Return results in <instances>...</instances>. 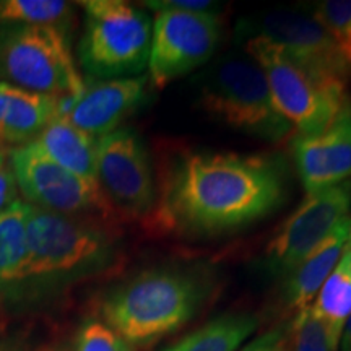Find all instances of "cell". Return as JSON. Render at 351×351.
<instances>
[{
  "label": "cell",
  "mask_w": 351,
  "mask_h": 351,
  "mask_svg": "<svg viewBox=\"0 0 351 351\" xmlns=\"http://www.w3.org/2000/svg\"><path fill=\"white\" fill-rule=\"evenodd\" d=\"M116 256L106 226L29 205L23 280L85 278L106 270Z\"/></svg>",
  "instance_id": "obj_3"
},
{
  "label": "cell",
  "mask_w": 351,
  "mask_h": 351,
  "mask_svg": "<svg viewBox=\"0 0 351 351\" xmlns=\"http://www.w3.org/2000/svg\"><path fill=\"white\" fill-rule=\"evenodd\" d=\"M350 208L351 179L309 192L267 245V270L287 276L341 219L348 217Z\"/></svg>",
  "instance_id": "obj_12"
},
{
  "label": "cell",
  "mask_w": 351,
  "mask_h": 351,
  "mask_svg": "<svg viewBox=\"0 0 351 351\" xmlns=\"http://www.w3.org/2000/svg\"><path fill=\"white\" fill-rule=\"evenodd\" d=\"M19 199L15 174H13L10 150H0V213Z\"/></svg>",
  "instance_id": "obj_26"
},
{
  "label": "cell",
  "mask_w": 351,
  "mask_h": 351,
  "mask_svg": "<svg viewBox=\"0 0 351 351\" xmlns=\"http://www.w3.org/2000/svg\"><path fill=\"white\" fill-rule=\"evenodd\" d=\"M291 348V326L280 324L262 333L239 351H289Z\"/></svg>",
  "instance_id": "obj_25"
},
{
  "label": "cell",
  "mask_w": 351,
  "mask_h": 351,
  "mask_svg": "<svg viewBox=\"0 0 351 351\" xmlns=\"http://www.w3.org/2000/svg\"><path fill=\"white\" fill-rule=\"evenodd\" d=\"M239 39L245 54L261 65L275 108L296 137L317 135L332 124L350 98L346 86L313 75L261 36L241 34Z\"/></svg>",
  "instance_id": "obj_7"
},
{
  "label": "cell",
  "mask_w": 351,
  "mask_h": 351,
  "mask_svg": "<svg viewBox=\"0 0 351 351\" xmlns=\"http://www.w3.org/2000/svg\"><path fill=\"white\" fill-rule=\"evenodd\" d=\"M0 351H26V346L15 339L0 340Z\"/></svg>",
  "instance_id": "obj_28"
},
{
  "label": "cell",
  "mask_w": 351,
  "mask_h": 351,
  "mask_svg": "<svg viewBox=\"0 0 351 351\" xmlns=\"http://www.w3.org/2000/svg\"><path fill=\"white\" fill-rule=\"evenodd\" d=\"M257 328L256 314H223L165 351H236Z\"/></svg>",
  "instance_id": "obj_18"
},
{
  "label": "cell",
  "mask_w": 351,
  "mask_h": 351,
  "mask_svg": "<svg viewBox=\"0 0 351 351\" xmlns=\"http://www.w3.org/2000/svg\"><path fill=\"white\" fill-rule=\"evenodd\" d=\"M72 351H132V346L106 322L88 319L77 330Z\"/></svg>",
  "instance_id": "obj_24"
},
{
  "label": "cell",
  "mask_w": 351,
  "mask_h": 351,
  "mask_svg": "<svg viewBox=\"0 0 351 351\" xmlns=\"http://www.w3.org/2000/svg\"><path fill=\"white\" fill-rule=\"evenodd\" d=\"M155 12L148 78L152 85L165 88L208 62L221 38V21L215 13Z\"/></svg>",
  "instance_id": "obj_11"
},
{
  "label": "cell",
  "mask_w": 351,
  "mask_h": 351,
  "mask_svg": "<svg viewBox=\"0 0 351 351\" xmlns=\"http://www.w3.org/2000/svg\"><path fill=\"white\" fill-rule=\"evenodd\" d=\"M311 15L319 21L351 65V0H326L311 8Z\"/></svg>",
  "instance_id": "obj_22"
},
{
  "label": "cell",
  "mask_w": 351,
  "mask_h": 351,
  "mask_svg": "<svg viewBox=\"0 0 351 351\" xmlns=\"http://www.w3.org/2000/svg\"><path fill=\"white\" fill-rule=\"evenodd\" d=\"M85 10L78 44L80 65L91 80L143 75L150 60L153 21L122 0L82 2Z\"/></svg>",
  "instance_id": "obj_5"
},
{
  "label": "cell",
  "mask_w": 351,
  "mask_h": 351,
  "mask_svg": "<svg viewBox=\"0 0 351 351\" xmlns=\"http://www.w3.org/2000/svg\"><path fill=\"white\" fill-rule=\"evenodd\" d=\"M341 351H351V315L341 332Z\"/></svg>",
  "instance_id": "obj_29"
},
{
  "label": "cell",
  "mask_w": 351,
  "mask_h": 351,
  "mask_svg": "<svg viewBox=\"0 0 351 351\" xmlns=\"http://www.w3.org/2000/svg\"><path fill=\"white\" fill-rule=\"evenodd\" d=\"M287 195L282 158L186 150L165 165L145 226L181 238H215L267 218Z\"/></svg>",
  "instance_id": "obj_1"
},
{
  "label": "cell",
  "mask_w": 351,
  "mask_h": 351,
  "mask_svg": "<svg viewBox=\"0 0 351 351\" xmlns=\"http://www.w3.org/2000/svg\"><path fill=\"white\" fill-rule=\"evenodd\" d=\"M317 317L326 324L333 350L340 345L341 332L351 315V247L346 245L341 258L317 293L313 306Z\"/></svg>",
  "instance_id": "obj_19"
},
{
  "label": "cell",
  "mask_w": 351,
  "mask_h": 351,
  "mask_svg": "<svg viewBox=\"0 0 351 351\" xmlns=\"http://www.w3.org/2000/svg\"><path fill=\"white\" fill-rule=\"evenodd\" d=\"M59 99L0 82V150L34 142L57 116Z\"/></svg>",
  "instance_id": "obj_15"
},
{
  "label": "cell",
  "mask_w": 351,
  "mask_h": 351,
  "mask_svg": "<svg viewBox=\"0 0 351 351\" xmlns=\"http://www.w3.org/2000/svg\"><path fill=\"white\" fill-rule=\"evenodd\" d=\"M236 33L267 39L313 75L348 85L351 65L332 34L311 13L276 8L241 20Z\"/></svg>",
  "instance_id": "obj_10"
},
{
  "label": "cell",
  "mask_w": 351,
  "mask_h": 351,
  "mask_svg": "<svg viewBox=\"0 0 351 351\" xmlns=\"http://www.w3.org/2000/svg\"><path fill=\"white\" fill-rule=\"evenodd\" d=\"M41 351H52V350H41Z\"/></svg>",
  "instance_id": "obj_31"
},
{
  "label": "cell",
  "mask_w": 351,
  "mask_h": 351,
  "mask_svg": "<svg viewBox=\"0 0 351 351\" xmlns=\"http://www.w3.org/2000/svg\"><path fill=\"white\" fill-rule=\"evenodd\" d=\"M212 283L199 270L155 267L108 293L101 315L130 346H147L173 335L199 314Z\"/></svg>",
  "instance_id": "obj_2"
},
{
  "label": "cell",
  "mask_w": 351,
  "mask_h": 351,
  "mask_svg": "<svg viewBox=\"0 0 351 351\" xmlns=\"http://www.w3.org/2000/svg\"><path fill=\"white\" fill-rule=\"evenodd\" d=\"M348 244H350V247H351V228H350V239H348Z\"/></svg>",
  "instance_id": "obj_30"
},
{
  "label": "cell",
  "mask_w": 351,
  "mask_h": 351,
  "mask_svg": "<svg viewBox=\"0 0 351 351\" xmlns=\"http://www.w3.org/2000/svg\"><path fill=\"white\" fill-rule=\"evenodd\" d=\"M44 155L70 173L96 182V147L98 138L56 116L33 142Z\"/></svg>",
  "instance_id": "obj_17"
},
{
  "label": "cell",
  "mask_w": 351,
  "mask_h": 351,
  "mask_svg": "<svg viewBox=\"0 0 351 351\" xmlns=\"http://www.w3.org/2000/svg\"><path fill=\"white\" fill-rule=\"evenodd\" d=\"M350 228L351 219L348 217L341 219L339 225L320 241V244L315 245L287 275L283 293L291 309L300 313L311 306L348 245Z\"/></svg>",
  "instance_id": "obj_16"
},
{
  "label": "cell",
  "mask_w": 351,
  "mask_h": 351,
  "mask_svg": "<svg viewBox=\"0 0 351 351\" xmlns=\"http://www.w3.org/2000/svg\"><path fill=\"white\" fill-rule=\"evenodd\" d=\"M148 75L91 80L75 98L59 99L57 116L95 138L119 129L122 122L147 103Z\"/></svg>",
  "instance_id": "obj_13"
},
{
  "label": "cell",
  "mask_w": 351,
  "mask_h": 351,
  "mask_svg": "<svg viewBox=\"0 0 351 351\" xmlns=\"http://www.w3.org/2000/svg\"><path fill=\"white\" fill-rule=\"evenodd\" d=\"M29 205L16 199L0 213V293L23 280Z\"/></svg>",
  "instance_id": "obj_20"
},
{
  "label": "cell",
  "mask_w": 351,
  "mask_h": 351,
  "mask_svg": "<svg viewBox=\"0 0 351 351\" xmlns=\"http://www.w3.org/2000/svg\"><path fill=\"white\" fill-rule=\"evenodd\" d=\"M0 82L56 99L75 98L85 82L57 26H0Z\"/></svg>",
  "instance_id": "obj_6"
},
{
  "label": "cell",
  "mask_w": 351,
  "mask_h": 351,
  "mask_svg": "<svg viewBox=\"0 0 351 351\" xmlns=\"http://www.w3.org/2000/svg\"><path fill=\"white\" fill-rule=\"evenodd\" d=\"M289 351H335L326 324L317 317L313 306L300 311L293 320Z\"/></svg>",
  "instance_id": "obj_23"
},
{
  "label": "cell",
  "mask_w": 351,
  "mask_h": 351,
  "mask_svg": "<svg viewBox=\"0 0 351 351\" xmlns=\"http://www.w3.org/2000/svg\"><path fill=\"white\" fill-rule=\"evenodd\" d=\"M152 10L169 8V10L197 12V13H215L218 10L217 3L208 0H163V2H147L145 3Z\"/></svg>",
  "instance_id": "obj_27"
},
{
  "label": "cell",
  "mask_w": 351,
  "mask_h": 351,
  "mask_svg": "<svg viewBox=\"0 0 351 351\" xmlns=\"http://www.w3.org/2000/svg\"><path fill=\"white\" fill-rule=\"evenodd\" d=\"M96 184L116 215L145 223L158 200V186L147 145L138 132L119 127L98 138Z\"/></svg>",
  "instance_id": "obj_9"
},
{
  "label": "cell",
  "mask_w": 351,
  "mask_h": 351,
  "mask_svg": "<svg viewBox=\"0 0 351 351\" xmlns=\"http://www.w3.org/2000/svg\"><path fill=\"white\" fill-rule=\"evenodd\" d=\"M197 82L200 108L215 121L271 143L291 135V125L275 108L261 65L245 52L221 57Z\"/></svg>",
  "instance_id": "obj_4"
},
{
  "label": "cell",
  "mask_w": 351,
  "mask_h": 351,
  "mask_svg": "<svg viewBox=\"0 0 351 351\" xmlns=\"http://www.w3.org/2000/svg\"><path fill=\"white\" fill-rule=\"evenodd\" d=\"M293 158L301 182L309 192L351 179V99L326 130L311 137H295Z\"/></svg>",
  "instance_id": "obj_14"
},
{
  "label": "cell",
  "mask_w": 351,
  "mask_h": 351,
  "mask_svg": "<svg viewBox=\"0 0 351 351\" xmlns=\"http://www.w3.org/2000/svg\"><path fill=\"white\" fill-rule=\"evenodd\" d=\"M10 161L16 187L32 207L103 226L117 217L98 184L59 166L33 142L10 150Z\"/></svg>",
  "instance_id": "obj_8"
},
{
  "label": "cell",
  "mask_w": 351,
  "mask_h": 351,
  "mask_svg": "<svg viewBox=\"0 0 351 351\" xmlns=\"http://www.w3.org/2000/svg\"><path fill=\"white\" fill-rule=\"evenodd\" d=\"M73 7L60 0H0V26L34 25L65 29Z\"/></svg>",
  "instance_id": "obj_21"
}]
</instances>
